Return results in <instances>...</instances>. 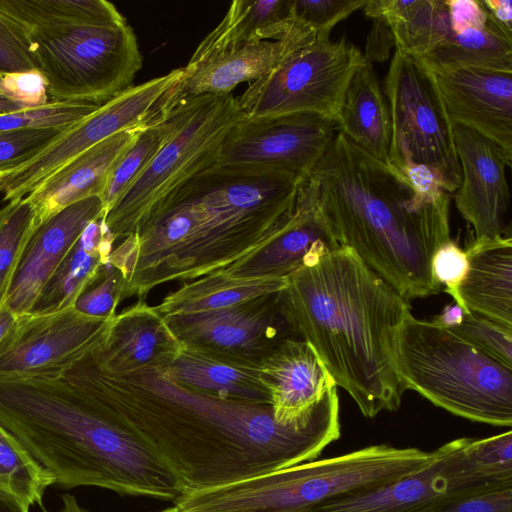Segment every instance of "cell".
<instances>
[{
  "mask_svg": "<svg viewBox=\"0 0 512 512\" xmlns=\"http://www.w3.org/2000/svg\"><path fill=\"white\" fill-rule=\"evenodd\" d=\"M90 356L64 376L146 440L186 492L315 460L340 437L336 391L325 394L308 422L284 427L274 421L268 404L188 388L172 379L166 369L108 375L97 369Z\"/></svg>",
  "mask_w": 512,
  "mask_h": 512,
  "instance_id": "1",
  "label": "cell"
},
{
  "mask_svg": "<svg viewBox=\"0 0 512 512\" xmlns=\"http://www.w3.org/2000/svg\"><path fill=\"white\" fill-rule=\"evenodd\" d=\"M305 180L278 172L219 167L199 173L138 235L113 248L124 298L225 269L267 245L295 208Z\"/></svg>",
  "mask_w": 512,
  "mask_h": 512,
  "instance_id": "2",
  "label": "cell"
},
{
  "mask_svg": "<svg viewBox=\"0 0 512 512\" xmlns=\"http://www.w3.org/2000/svg\"><path fill=\"white\" fill-rule=\"evenodd\" d=\"M328 232L409 302L437 294L436 251L450 238V196L414 183L338 132L304 183Z\"/></svg>",
  "mask_w": 512,
  "mask_h": 512,
  "instance_id": "3",
  "label": "cell"
},
{
  "mask_svg": "<svg viewBox=\"0 0 512 512\" xmlns=\"http://www.w3.org/2000/svg\"><path fill=\"white\" fill-rule=\"evenodd\" d=\"M277 304L365 417L400 407L406 390L395 370L394 344L410 302L354 251L336 246L309 256L287 276Z\"/></svg>",
  "mask_w": 512,
  "mask_h": 512,
  "instance_id": "4",
  "label": "cell"
},
{
  "mask_svg": "<svg viewBox=\"0 0 512 512\" xmlns=\"http://www.w3.org/2000/svg\"><path fill=\"white\" fill-rule=\"evenodd\" d=\"M0 425L60 487L173 502L186 492L146 440L64 375H0Z\"/></svg>",
  "mask_w": 512,
  "mask_h": 512,
  "instance_id": "5",
  "label": "cell"
},
{
  "mask_svg": "<svg viewBox=\"0 0 512 512\" xmlns=\"http://www.w3.org/2000/svg\"><path fill=\"white\" fill-rule=\"evenodd\" d=\"M432 452L370 445L343 455L312 460L252 478L184 493V512H302L320 503L377 489L428 464Z\"/></svg>",
  "mask_w": 512,
  "mask_h": 512,
  "instance_id": "6",
  "label": "cell"
},
{
  "mask_svg": "<svg viewBox=\"0 0 512 512\" xmlns=\"http://www.w3.org/2000/svg\"><path fill=\"white\" fill-rule=\"evenodd\" d=\"M394 366L405 390L435 406L474 422L512 425V366L455 332L409 312L395 338Z\"/></svg>",
  "mask_w": 512,
  "mask_h": 512,
  "instance_id": "7",
  "label": "cell"
},
{
  "mask_svg": "<svg viewBox=\"0 0 512 512\" xmlns=\"http://www.w3.org/2000/svg\"><path fill=\"white\" fill-rule=\"evenodd\" d=\"M157 111L170 115L172 131L104 216L116 241L140 234L187 182L215 166L227 135L246 117L232 94L188 97Z\"/></svg>",
  "mask_w": 512,
  "mask_h": 512,
  "instance_id": "8",
  "label": "cell"
},
{
  "mask_svg": "<svg viewBox=\"0 0 512 512\" xmlns=\"http://www.w3.org/2000/svg\"><path fill=\"white\" fill-rule=\"evenodd\" d=\"M391 120L388 163L423 187L453 193L461 183L453 126L432 69L395 50L384 82Z\"/></svg>",
  "mask_w": 512,
  "mask_h": 512,
  "instance_id": "9",
  "label": "cell"
},
{
  "mask_svg": "<svg viewBox=\"0 0 512 512\" xmlns=\"http://www.w3.org/2000/svg\"><path fill=\"white\" fill-rule=\"evenodd\" d=\"M54 101L104 103L132 86L142 67L133 29L63 26L17 35Z\"/></svg>",
  "mask_w": 512,
  "mask_h": 512,
  "instance_id": "10",
  "label": "cell"
},
{
  "mask_svg": "<svg viewBox=\"0 0 512 512\" xmlns=\"http://www.w3.org/2000/svg\"><path fill=\"white\" fill-rule=\"evenodd\" d=\"M364 61L362 52L344 38H316L249 83L238 98L240 107L250 119L314 113L336 123L346 88Z\"/></svg>",
  "mask_w": 512,
  "mask_h": 512,
  "instance_id": "11",
  "label": "cell"
},
{
  "mask_svg": "<svg viewBox=\"0 0 512 512\" xmlns=\"http://www.w3.org/2000/svg\"><path fill=\"white\" fill-rule=\"evenodd\" d=\"M184 67L131 86L76 125L65 130L47 148L26 164L0 177L4 200L27 196L65 163L123 130L149 122L163 95L183 76Z\"/></svg>",
  "mask_w": 512,
  "mask_h": 512,
  "instance_id": "12",
  "label": "cell"
},
{
  "mask_svg": "<svg viewBox=\"0 0 512 512\" xmlns=\"http://www.w3.org/2000/svg\"><path fill=\"white\" fill-rule=\"evenodd\" d=\"M336 133L332 119L314 113L245 117L227 135L216 165L307 180Z\"/></svg>",
  "mask_w": 512,
  "mask_h": 512,
  "instance_id": "13",
  "label": "cell"
},
{
  "mask_svg": "<svg viewBox=\"0 0 512 512\" xmlns=\"http://www.w3.org/2000/svg\"><path fill=\"white\" fill-rule=\"evenodd\" d=\"M470 438L432 451L419 471L383 487L335 498L302 512H434L459 499L499 486L481 474L465 453Z\"/></svg>",
  "mask_w": 512,
  "mask_h": 512,
  "instance_id": "14",
  "label": "cell"
},
{
  "mask_svg": "<svg viewBox=\"0 0 512 512\" xmlns=\"http://www.w3.org/2000/svg\"><path fill=\"white\" fill-rule=\"evenodd\" d=\"M113 318L89 317L73 307L18 316L0 343V375L63 376L100 347Z\"/></svg>",
  "mask_w": 512,
  "mask_h": 512,
  "instance_id": "15",
  "label": "cell"
},
{
  "mask_svg": "<svg viewBox=\"0 0 512 512\" xmlns=\"http://www.w3.org/2000/svg\"><path fill=\"white\" fill-rule=\"evenodd\" d=\"M165 319L185 347L255 361L293 333L278 308L277 294Z\"/></svg>",
  "mask_w": 512,
  "mask_h": 512,
  "instance_id": "16",
  "label": "cell"
},
{
  "mask_svg": "<svg viewBox=\"0 0 512 512\" xmlns=\"http://www.w3.org/2000/svg\"><path fill=\"white\" fill-rule=\"evenodd\" d=\"M453 131L461 170L454 200L473 228V240L511 235L506 223L510 202L506 168L511 167L512 156L470 129L454 125Z\"/></svg>",
  "mask_w": 512,
  "mask_h": 512,
  "instance_id": "17",
  "label": "cell"
},
{
  "mask_svg": "<svg viewBox=\"0 0 512 512\" xmlns=\"http://www.w3.org/2000/svg\"><path fill=\"white\" fill-rule=\"evenodd\" d=\"M316 38L312 30L293 21L292 29L281 40L249 43L187 63L183 76L163 95L157 109L188 97L231 94L239 84L264 77L288 54Z\"/></svg>",
  "mask_w": 512,
  "mask_h": 512,
  "instance_id": "18",
  "label": "cell"
},
{
  "mask_svg": "<svg viewBox=\"0 0 512 512\" xmlns=\"http://www.w3.org/2000/svg\"><path fill=\"white\" fill-rule=\"evenodd\" d=\"M104 215L100 197L92 196L52 214L33 230L4 302L17 317L31 311L42 288L86 226Z\"/></svg>",
  "mask_w": 512,
  "mask_h": 512,
  "instance_id": "19",
  "label": "cell"
},
{
  "mask_svg": "<svg viewBox=\"0 0 512 512\" xmlns=\"http://www.w3.org/2000/svg\"><path fill=\"white\" fill-rule=\"evenodd\" d=\"M432 71L452 123L495 142L512 156V73L475 68Z\"/></svg>",
  "mask_w": 512,
  "mask_h": 512,
  "instance_id": "20",
  "label": "cell"
},
{
  "mask_svg": "<svg viewBox=\"0 0 512 512\" xmlns=\"http://www.w3.org/2000/svg\"><path fill=\"white\" fill-rule=\"evenodd\" d=\"M274 421L300 426L314 415L323 396L337 387L313 347L301 338L282 340L260 360Z\"/></svg>",
  "mask_w": 512,
  "mask_h": 512,
  "instance_id": "21",
  "label": "cell"
},
{
  "mask_svg": "<svg viewBox=\"0 0 512 512\" xmlns=\"http://www.w3.org/2000/svg\"><path fill=\"white\" fill-rule=\"evenodd\" d=\"M182 348L165 317L138 300L114 316L104 342L90 357L101 372L121 377L167 369Z\"/></svg>",
  "mask_w": 512,
  "mask_h": 512,
  "instance_id": "22",
  "label": "cell"
},
{
  "mask_svg": "<svg viewBox=\"0 0 512 512\" xmlns=\"http://www.w3.org/2000/svg\"><path fill=\"white\" fill-rule=\"evenodd\" d=\"M143 125L123 130L82 152L29 193L26 198L34 207L37 226L77 201L100 197L110 171Z\"/></svg>",
  "mask_w": 512,
  "mask_h": 512,
  "instance_id": "23",
  "label": "cell"
},
{
  "mask_svg": "<svg viewBox=\"0 0 512 512\" xmlns=\"http://www.w3.org/2000/svg\"><path fill=\"white\" fill-rule=\"evenodd\" d=\"M336 246L339 245L319 217L303 184L295 208L277 236L256 253L224 270L236 276L287 277L309 256Z\"/></svg>",
  "mask_w": 512,
  "mask_h": 512,
  "instance_id": "24",
  "label": "cell"
},
{
  "mask_svg": "<svg viewBox=\"0 0 512 512\" xmlns=\"http://www.w3.org/2000/svg\"><path fill=\"white\" fill-rule=\"evenodd\" d=\"M465 252L468 269L454 302L512 329L511 235L472 240Z\"/></svg>",
  "mask_w": 512,
  "mask_h": 512,
  "instance_id": "25",
  "label": "cell"
},
{
  "mask_svg": "<svg viewBox=\"0 0 512 512\" xmlns=\"http://www.w3.org/2000/svg\"><path fill=\"white\" fill-rule=\"evenodd\" d=\"M177 383L213 396L270 405L260 361L183 346L166 369Z\"/></svg>",
  "mask_w": 512,
  "mask_h": 512,
  "instance_id": "26",
  "label": "cell"
},
{
  "mask_svg": "<svg viewBox=\"0 0 512 512\" xmlns=\"http://www.w3.org/2000/svg\"><path fill=\"white\" fill-rule=\"evenodd\" d=\"M336 128L371 156L388 162L390 113L378 77L366 60L355 71L346 88Z\"/></svg>",
  "mask_w": 512,
  "mask_h": 512,
  "instance_id": "27",
  "label": "cell"
},
{
  "mask_svg": "<svg viewBox=\"0 0 512 512\" xmlns=\"http://www.w3.org/2000/svg\"><path fill=\"white\" fill-rule=\"evenodd\" d=\"M115 242L104 216L89 223L46 282L28 314H49L72 307L83 286L109 261Z\"/></svg>",
  "mask_w": 512,
  "mask_h": 512,
  "instance_id": "28",
  "label": "cell"
},
{
  "mask_svg": "<svg viewBox=\"0 0 512 512\" xmlns=\"http://www.w3.org/2000/svg\"><path fill=\"white\" fill-rule=\"evenodd\" d=\"M290 0H236L222 21L201 41L189 64L221 51L263 40H281L292 29Z\"/></svg>",
  "mask_w": 512,
  "mask_h": 512,
  "instance_id": "29",
  "label": "cell"
},
{
  "mask_svg": "<svg viewBox=\"0 0 512 512\" xmlns=\"http://www.w3.org/2000/svg\"><path fill=\"white\" fill-rule=\"evenodd\" d=\"M286 284L287 277L236 276L221 269L184 283L154 307L163 317L222 309L277 294Z\"/></svg>",
  "mask_w": 512,
  "mask_h": 512,
  "instance_id": "30",
  "label": "cell"
},
{
  "mask_svg": "<svg viewBox=\"0 0 512 512\" xmlns=\"http://www.w3.org/2000/svg\"><path fill=\"white\" fill-rule=\"evenodd\" d=\"M422 59L432 69L475 68L512 73V29L490 13L483 26L449 30Z\"/></svg>",
  "mask_w": 512,
  "mask_h": 512,
  "instance_id": "31",
  "label": "cell"
},
{
  "mask_svg": "<svg viewBox=\"0 0 512 512\" xmlns=\"http://www.w3.org/2000/svg\"><path fill=\"white\" fill-rule=\"evenodd\" d=\"M367 17H382L389 25L397 50L417 58L426 56L448 34L445 1L367 0Z\"/></svg>",
  "mask_w": 512,
  "mask_h": 512,
  "instance_id": "32",
  "label": "cell"
},
{
  "mask_svg": "<svg viewBox=\"0 0 512 512\" xmlns=\"http://www.w3.org/2000/svg\"><path fill=\"white\" fill-rule=\"evenodd\" d=\"M0 18L15 35L63 26H119L125 18L105 0H0Z\"/></svg>",
  "mask_w": 512,
  "mask_h": 512,
  "instance_id": "33",
  "label": "cell"
},
{
  "mask_svg": "<svg viewBox=\"0 0 512 512\" xmlns=\"http://www.w3.org/2000/svg\"><path fill=\"white\" fill-rule=\"evenodd\" d=\"M172 127L170 115L162 111H157V114L141 127L135 140L121 155L107 177L100 196L105 215L145 170L171 134Z\"/></svg>",
  "mask_w": 512,
  "mask_h": 512,
  "instance_id": "34",
  "label": "cell"
},
{
  "mask_svg": "<svg viewBox=\"0 0 512 512\" xmlns=\"http://www.w3.org/2000/svg\"><path fill=\"white\" fill-rule=\"evenodd\" d=\"M52 484V476L0 425V493L30 511L36 504L42 506L44 492Z\"/></svg>",
  "mask_w": 512,
  "mask_h": 512,
  "instance_id": "35",
  "label": "cell"
},
{
  "mask_svg": "<svg viewBox=\"0 0 512 512\" xmlns=\"http://www.w3.org/2000/svg\"><path fill=\"white\" fill-rule=\"evenodd\" d=\"M37 227L35 210L25 197L0 209V306L4 304L24 247Z\"/></svg>",
  "mask_w": 512,
  "mask_h": 512,
  "instance_id": "36",
  "label": "cell"
},
{
  "mask_svg": "<svg viewBox=\"0 0 512 512\" xmlns=\"http://www.w3.org/2000/svg\"><path fill=\"white\" fill-rule=\"evenodd\" d=\"M103 103L51 101L48 104L0 114V131L59 129L66 130L95 112Z\"/></svg>",
  "mask_w": 512,
  "mask_h": 512,
  "instance_id": "37",
  "label": "cell"
},
{
  "mask_svg": "<svg viewBox=\"0 0 512 512\" xmlns=\"http://www.w3.org/2000/svg\"><path fill=\"white\" fill-rule=\"evenodd\" d=\"M124 278L109 261L83 286L72 307L89 317L112 319L124 300Z\"/></svg>",
  "mask_w": 512,
  "mask_h": 512,
  "instance_id": "38",
  "label": "cell"
},
{
  "mask_svg": "<svg viewBox=\"0 0 512 512\" xmlns=\"http://www.w3.org/2000/svg\"><path fill=\"white\" fill-rule=\"evenodd\" d=\"M367 0H290L289 17L312 30L317 39L328 40L332 29Z\"/></svg>",
  "mask_w": 512,
  "mask_h": 512,
  "instance_id": "39",
  "label": "cell"
},
{
  "mask_svg": "<svg viewBox=\"0 0 512 512\" xmlns=\"http://www.w3.org/2000/svg\"><path fill=\"white\" fill-rule=\"evenodd\" d=\"M64 131L59 129L0 131V177L10 174L35 158Z\"/></svg>",
  "mask_w": 512,
  "mask_h": 512,
  "instance_id": "40",
  "label": "cell"
},
{
  "mask_svg": "<svg viewBox=\"0 0 512 512\" xmlns=\"http://www.w3.org/2000/svg\"><path fill=\"white\" fill-rule=\"evenodd\" d=\"M465 452L485 476L503 484H512V432L487 438H470Z\"/></svg>",
  "mask_w": 512,
  "mask_h": 512,
  "instance_id": "41",
  "label": "cell"
},
{
  "mask_svg": "<svg viewBox=\"0 0 512 512\" xmlns=\"http://www.w3.org/2000/svg\"><path fill=\"white\" fill-rule=\"evenodd\" d=\"M505 364L512 366V329L502 326L474 312L448 329Z\"/></svg>",
  "mask_w": 512,
  "mask_h": 512,
  "instance_id": "42",
  "label": "cell"
},
{
  "mask_svg": "<svg viewBox=\"0 0 512 512\" xmlns=\"http://www.w3.org/2000/svg\"><path fill=\"white\" fill-rule=\"evenodd\" d=\"M0 97L20 110L51 102L47 82L36 69L0 74Z\"/></svg>",
  "mask_w": 512,
  "mask_h": 512,
  "instance_id": "43",
  "label": "cell"
},
{
  "mask_svg": "<svg viewBox=\"0 0 512 512\" xmlns=\"http://www.w3.org/2000/svg\"><path fill=\"white\" fill-rule=\"evenodd\" d=\"M431 268L436 282L444 286V291L455 300L457 288L468 269L465 250L450 239L434 254Z\"/></svg>",
  "mask_w": 512,
  "mask_h": 512,
  "instance_id": "44",
  "label": "cell"
},
{
  "mask_svg": "<svg viewBox=\"0 0 512 512\" xmlns=\"http://www.w3.org/2000/svg\"><path fill=\"white\" fill-rule=\"evenodd\" d=\"M434 512H512V486L462 497Z\"/></svg>",
  "mask_w": 512,
  "mask_h": 512,
  "instance_id": "45",
  "label": "cell"
},
{
  "mask_svg": "<svg viewBox=\"0 0 512 512\" xmlns=\"http://www.w3.org/2000/svg\"><path fill=\"white\" fill-rule=\"evenodd\" d=\"M32 69L34 65L22 40L0 18V74Z\"/></svg>",
  "mask_w": 512,
  "mask_h": 512,
  "instance_id": "46",
  "label": "cell"
},
{
  "mask_svg": "<svg viewBox=\"0 0 512 512\" xmlns=\"http://www.w3.org/2000/svg\"><path fill=\"white\" fill-rule=\"evenodd\" d=\"M451 32L483 26L489 19V12L478 0H445Z\"/></svg>",
  "mask_w": 512,
  "mask_h": 512,
  "instance_id": "47",
  "label": "cell"
},
{
  "mask_svg": "<svg viewBox=\"0 0 512 512\" xmlns=\"http://www.w3.org/2000/svg\"><path fill=\"white\" fill-rule=\"evenodd\" d=\"M372 28L367 37L366 52L363 54L369 63L388 58L390 48L395 45L388 23L382 17H372Z\"/></svg>",
  "mask_w": 512,
  "mask_h": 512,
  "instance_id": "48",
  "label": "cell"
},
{
  "mask_svg": "<svg viewBox=\"0 0 512 512\" xmlns=\"http://www.w3.org/2000/svg\"><path fill=\"white\" fill-rule=\"evenodd\" d=\"M465 314L466 312L454 302L446 305L431 322L438 327L452 329L461 323Z\"/></svg>",
  "mask_w": 512,
  "mask_h": 512,
  "instance_id": "49",
  "label": "cell"
},
{
  "mask_svg": "<svg viewBox=\"0 0 512 512\" xmlns=\"http://www.w3.org/2000/svg\"><path fill=\"white\" fill-rule=\"evenodd\" d=\"M482 4L499 23L512 29L511 0H483Z\"/></svg>",
  "mask_w": 512,
  "mask_h": 512,
  "instance_id": "50",
  "label": "cell"
},
{
  "mask_svg": "<svg viewBox=\"0 0 512 512\" xmlns=\"http://www.w3.org/2000/svg\"><path fill=\"white\" fill-rule=\"evenodd\" d=\"M17 316L5 305L0 306V343L13 327Z\"/></svg>",
  "mask_w": 512,
  "mask_h": 512,
  "instance_id": "51",
  "label": "cell"
},
{
  "mask_svg": "<svg viewBox=\"0 0 512 512\" xmlns=\"http://www.w3.org/2000/svg\"><path fill=\"white\" fill-rule=\"evenodd\" d=\"M42 512H50L46 510L43 506H41ZM56 512H90L84 507H82L76 500V498L66 493L62 496V506L61 508Z\"/></svg>",
  "mask_w": 512,
  "mask_h": 512,
  "instance_id": "52",
  "label": "cell"
},
{
  "mask_svg": "<svg viewBox=\"0 0 512 512\" xmlns=\"http://www.w3.org/2000/svg\"><path fill=\"white\" fill-rule=\"evenodd\" d=\"M0 512H29L12 497L0 493Z\"/></svg>",
  "mask_w": 512,
  "mask_h": 512,
  "instance_id": "53",
  "label": "cell"
},
{
  "mask_svg": "<svg viewBox=\"0 0 512 512\" xmlns=\"http://www.w3.org/2000/svg\"><path fill=\"white\" fill-rule=\"evenodd\" d=\"M20 110L19 107L0 97V114L11 113Z\"/></svg>",
  "mask_w": 512,
  "mask_h": 512,
  "instance_id": "54",
  "label": "cell"
},
{
  "mask_svg": "<svg viewBox=\"0 0 512 512\" xmlns=\"http://www.w3.org/2000/svg\"><path fill=\"white\" fill-rule=\"evenodd\" d=\"M159 512H184V511H181L177 507L172 506V507L166 508L164 510H161Z\"/></svg>",
  "mask_w": 512,
  "mask_h": 512,
  "instance_id": "55",
  "label": "cell"
}]
</instances>
